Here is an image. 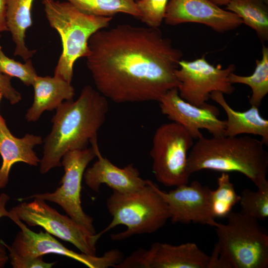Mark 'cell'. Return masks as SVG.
Returning a JSON list of instances; mask_svg holds the SVG:
<instances>
[{"mask_svg":"<svg viewBox=\"0 0 268 268\" xmlns=\"http://www.w3.org/2000/svg\"><path fill=\"white\" fill-rule=\"evenodd\" d=\"M216 5L220 6L223 5H227L229 2L234 0H209Z\"/></svg>","mask_w":268,"mask_h":268,"instance_id":"cell-33","label":"cell"},{"mask_svg":"<svg viewBox=\"0 0 268 268\" xmlns=\"http://www.w3.org/2000/svg\"><path fill=\"white\" fill-rule=\"evenodd\" d=\"M194 139L182 126L173 122L160 125L155 131L150 155L156 179L166 187L188 184L189 150Z\"/></svg>","mask_w":268,"mask_h":268,"instance_id":"cell-7","label":"cell"},{"mask_svg":"<svg viewBox=\"0 0 268 268\" xmlns=\"http://www.w3.org/2000/svg\"><path fill=\"white\" fill-rule=\"evenodd\" d=\"M169 0H138L139 18L147 27L159 28L164 21L166 8Z\"/></svg>","mask_w":268,"mask_h":268,"instance_id":"cell-27","label":"cell"},{"mask_svg":"<svg viewBox=\"0 0 268 268\" xmlns=\"http://www.w3.org/2000/svg\"><path fill=\"white\" fill-rule=\"evenodd\" d=\"M86 66L96 90L117 103L158 101L178 87L182 60L159 28L120 24L94 33Z\"/></svg>","mask_w":268,"mask_h":268,"instance_id":"cell-1","label":"cell"},{"mask_svg":"<svg viewBox=\"0 0 268 268\" xmlns=\"http://www.w3.org/2000/svg\"><path fill=\"white\" fill-rule=\"evenodd\" d=\"M262 56L256 61L253 73L249 76H242L231 73L229 77L231 83H239L249 86L252 90L249 99L251 106L259 107L264 97L268 93V48L263 46Z\"/></svg>","mask_w":268,"mask_h":268,"instance_id":"cell-22","label":"cell"},{"mask_svg":"<svg viewBox=\"0 0 268 268\" xmlns=\"http://www.w3.org/2000/svg\"><path fill=\"white\" fill-rule=\"evenodd\" d=\"M227 222L214 226L219 255L227 268H267L268 235L258 220L231 212Z\"/></svg>","mask_w":268,"mask_h":268,"instance_id":"cell-6","label":"cell"},{"mask_svg":"<svg viewBox=\"0 0 268 268\" xmlns=\"http://www.w3.org/2000/svg\"><path fill=\"white\" fill-rule=\"evenodd\" d=\"M9 212L8 218L19 226L20 231L16 234L11 246L0 240L8 251L31 258L50 254L64 256L77 261L89 268L114 267L124 259L122 253L117 249L109 250L101 257L76 253L65 247L46 231H40L36 233L32 231L14 214Z\"/></svg>","mask_w":268,"mask_h":268,"instance_id":"cell-11","label":"cell"},{"mask_svg":"<svg viewBox=\"0 0 268 268\" xmlns=\"http://www.w3.org/2000/svg\"><path fill=\"white\" fill-rule=\"evenodd\" d=\"M210 256L195 243L178 245L155 242L148 249L139 248L115 268H208Z\"/></svg>","mask_w":268,"mask_h":268,"instance_id":"cell-12","label":"cell"},{"mask_svg":"<svg viewBox=\"0 0 268 268\" xmlns=\"http://www.w3.org/2000/svg\"><path fill=\"white\" fill-rule=\"evenodd\" d=\"M8 259L13 268H51L56 262L47 263L43 260V256L31 258L20 256L8 251Z\"/></svg>","mask_w":268,"mask_h":268,"instance_id":"cell-28","label":"cell"},{"mask_svg":"<svg viewBox=\"0 0 268 268\" xmlns=\"http://www.w3.org/2000/svg\"><path fill=\"white\" fill-rule=\"evenodd\" d=\"M107 99L90 85L84 86L78 98L64 101L52 119V127L43 140V155L39 171L46 174L62 166L64 155L69 151L87 147L106 119Z\"/></svg>","mask_w":268,"mask_h":268,"instance_id":"cell-2","label":"cell"},{"mask_svg":"<svg viewBox=\"0 0 268 268\" xmlns=\"http://www.w3.org/2000/svg\"><path fill=\"white\" fill-rule=\"evenodd\" d=\"M0 72L11 77H16L28 86H32L38 75L30 59L25 61L24 63L15 61L4 53L0 45Z\"/></svg>","mask_w":268,"mask_h":268,"instance_id":"cell-26","label":"cell"},{"mask_svg":"<svg viewBox=\"0 0 268 268\" xmlns=\"http://www.w3.org/2000/svg\"><path fill=\"white\" fill-rule=\"evenodd\" d=\"M34 0H6V21L8 31L15 44L14 55L26 61L33 57L35 50L25 44L26 32L32 24V7Z\"/></svg>","mask_w":268,"mask_h":268,"instance_id":"cell-20","label":"cell"},{"mask_svg":"<svg viewBox=\"0 0 268 268\" xmlns=\"http://www.w3.org/2000/svg\"><path fill=\"white\" fill-rule=\"evenodd\" d=\"M210 98L219 104L226 114L224 135L236 136L241 134L259 135L265 145H268V121L261 116L258 107L251 106L245 111H237L228 104L224 94L218 91L212 92Z\"/></svg>","mask_w":268,"mask_h":268,"instance_id":"cell-19","label":"cell"},{"mask_svg":"<svg viewBox=\"0 0 268 268\" xmlns=\"http://www.w3.org/2000/svg\"><path fill=\"white\" fill-rule=\"evenodd\" d=\"M80 10L91 15L112 17L123 13L140 18L135 0H65Z\"/></svg>","mask_w":268,"mask_h":268,"instance_id":"cell-23","label":"cell"},{"mask_svg":"<svg viewBox=\"0 0 268 268\" xmlns=\"http://www.w3.org/2000/svg\"><path fill=\"white\" fill-rule=\"evenodd\" d=\"M96 157L92 146L67 152L61 160L65 173L60 183V187L52 193L35 194L18 200L37 198L55 203L76 222L96 233L93 218L84 211L80 198L84 173L88 164Z\"/></svg>","mask_w":268,"mask_h":268,"instance_id":"cell-9","label":"cell"},{"mask_svg":"<svg viewBox=\"0 0 268 268\" xmlns=\"http://www.w3.org/2000/svg\"><path fill=\"white\" fill-rule=\"evenodd\" d=\"M240 199L229 174L222 172L217 178V188L211 192V211L214 218H226Z\"/></svg>","mask_w":268,"mask_h":268,"instance_id":"cell-24","label":"cell"},{"mask_svg":"<svg viewBox=\"0 0 268 268\" xmlns=\"http://www.w3.org/2000/svg\"><path fill=\"white\" fill-rule=\"evenodd\" d=\"M8 260V257L6 254L0 252V268L4 267Z\"/></svg>","mask_w":268,"mask_h":268,"instance_id":"cell-32","label":"cell"},{"mask_svg":"<svg viewBox=\"0 0 268 268\" xmlns=\"http://www.w3.org/2000/svg\"><path fill=\"white\" fill-rule=\"evenodd\" d=\"M33 101L25 118L28 122L37 121L45 111L56 109L64 101L73 99L75 90L71 83L55 75H37L32 85Z\"/></svg>","mask_w":268,"mask_h":268,"instance_id":"cell-18","label":"cell"},{"mask_svg":"<svg viewBox=\"0 0 268 268\" xmlns=\"http://www.w3.org/2000/svg\"><path fill=\"white\" fill-rule=\"evenodd\" d=\"M226 10L238 15L243 23L254 30L262 42L268 39V0H234Z\"/></svg>","mask_w":268,"mask_h":268,"instance_id":"cell-21","label":"cell"},{"mask_svg":"<svg viewBox=\"0 0 268 268\" xmlns=\"http://www.w3.org/2000/svg\"><path fill=\"white\" fill-rule=\"evenodd\" d=\"M7 31L6 0H0V34Z\"/></svg>","mask_w":268,"mask_h":268,"instance_id":"cell-31","label":"cell"},{"mask_svg":"<svg viewBox=\"0 0 268 268\" xmlns=\"http://www.w3.org/2000/svg\"><path fill=\"white\" fill-rule=\"evenodd\" d=\"M156 186L149 180L146 186L134 192L124 193L113 191L106 201L112 220L97 233L99 237L119 225H125L127 229L111 234L114 241L124 240L134 235L152 233L162 228L170 219V212Z\"/></svg>","mask_w":268,"mask_h":268,"instance_id":"cell-5","label":"cell"},{"mask_svg":"<svg viewBox=\"0 0 268 268\" xmlns=\"http://www.w3.org/2000/svg\"><path fill=\"white\" fill-rule=\"evenodd\" d=\"M3 97V96L2 93L1 91V90L0 89V101H1V100Z\"/></svg>","mask_w":268,"mask_h":268,"instance_id":"cell-34","label":"cell"},{"mask_svg":"<svg viewBox=\"0 0 268 268\" xmlns=\"http://www.w3.org/2000/svg\"><path fill=\"white\" fill-rule=\"evenodd\" d=\"M90 142L97 160L86 169L83 179L87 187L93 191L99 192L101 185L105 184L114 191L130 193L140 190L148 184L149 180L142 178L133 164L120 168L104 157L98 146L97 136L93 138Z\"/></svg>","mask_w":268,"mask_h":268,"instance_id":"cell-16","label":"cell"},{"mask_svg":"<svg viewBox=\"0 0 268 268\" xmlns=\"http://www.w3.org/2000/svg\"><path fill=\"white\" fill-rule=\"evenodd\" d=\"M29 226H40L52 235L73 245L81 253L96 256V244L100 239L68 215L59 213L46 201L33 199L22 202L9 210Z\"/></svg>","mask_w":268,"mask_h":268,"instance_id":"cell-8","label":"cell"},{"mask_svg":"<svg viewBox=\"0 0 268 268\" xmlns=\"http://www.w3.org/2000/svg\"><path fill=\"white\" fill-rule=\"evenodd\" d=\"M11 78V77L0 72V89L3 96L11 104L14 105L21 100L22 97L20 93L12 86Z\"/></svg>","mask_w":268,"mask_h":268,"instance_id":"cell-29","label":"cell"},{"mask_svg":"<svg viewBox=\"0 0 268 268\" xmlns=\"http://www.w3.org/2000/svg\"><path fill=\"white\" fill-rule=\"evenodd\" d=\"M235 70L231 64L223 68L218 64H210L204 56L194 61L181 60L175 75L179 82L177 87L180 96L198 106L206 105L211 93L218 91L230 94L234 88L229 81L230 74Z\"/></svg>","mask_w":268,"mask_h":268,"instance_id":"cell-10","label":"cell"},{"mask_svg":"<svg viewBox=\"0 0 268 268\" xmlns=\"http://www.w3.org/2000/svg\"><path fill=\"white\" fill-rule=\"evenodd\" d=\"M43 142L41 136L33 134H26L20 138L15 136L5 120L0 117V155L2 160L0 168V189L7 186L11 168L14 164L23 162L37 166L40 163V159L34 148Z\"/></svg>","mask_w":268,"mask_h":268,"instance_id":"cell-17","label":"cell"},{"mask_svg":"<svg viewBox=\"0 0 268 268\" xmlns=\"http://www.w3.org/2000/svg\"><path fill=\"white\" fill-rule=\"evenodd\" d=\"M42 3L48 23L59 33L62 44L54 75L71 83L75 62L89 54V38L97 31L107 28L112 17L85 13L67 1L43 0Z\"/></svg>","mask_w":268,"mask_h":268,"instance_id":"cell-4","label":"cell"},{"mask_svg":"<svg viewBox=\"0 0 268 268\" xmlns=\"http://www.w3.org/2000/svg\"><path fill=\"white\" fill-rule=\"evenodd\" d=\"M158 102L162 113L182 126L194 139L202 135L201 129L212 136L224 135L225 121L218 118L219 111L215 106L209 104L203 107L194 105L180 96L177 88L168 91Z\"/></svg>","mask_w":268,"mask_h":268,"instance_id":"cell-13","label":"cell"},{"mask_svg":"<svg viewBox=\"0 0 268 268\" xmlns=\"http://www.w3.org/2000/svg\"><path fill=\"white\" fill-rule=\"evenodd\" d=\"M10 199V197L7 194L4 193L0 194V218L2 217H9L10 212L6 209V205ZM0 252L6 254V248L0 242Z\"/></svg>","mask_w":268,"mask_h":268,"instance_id":"cell-30","label":"cell"},{"mask_svg":"<svg viewBox=\"0 0 268 268\" xmlns=\"http://www.w3.org/2000/svg\"><path fill=\"white\" fill-rule=\"evenodd\" d=\"M262 140L249 135H224L197 139L188 157L190 175L202 170L240 173L257 189L268 187V152Z\"/></svg>","mask_w":268,"mask_h":268,"instance_id":"cell-3","label":"cell"},{"mask_svg":"<svg viewBox=\"0 0 268 268\" xmlns=\"http://www.w3.org/2000/svg\"><path fill=\"white\" fill-rule=\"evenodd\" d=\"M135 0L136 1V0Z\"/></svg>","mask_w":268,"mask_h":268,"instance_id":"cell-36","label":"cell"},{"mask_svg":"<svg viewBox=\"0 0 268 268\" xmlns=\"http://www.w3.org/2000/svg\"><path fill=\"white\" fill-rule=\"evenodd\" d=\"M156 190L167 204L173 223H194L211 226L216 224L211 211V190L207 186L194 181L168 192L157 185Z\"/></svg>","mask_w":268,"mask_h":268,"instance_id":"cell-14","label":"cell"},{"mask_svg":"<svg viewBox=\"0 0 268 268\" xmlns=\"http://www.w3.org/2000/svg\"><path fill=\"white\" fill-rule=\"evenodd\" d=\"M164 21L173 26L189 22L201 23L219 33L235 29L243 23L236 14L209 0H169Z\"/></svg>","mask_w":268,"mask_h":268,"instance_id":"cell-15","label":"cell"},{"mask_svg":"<svg viewBox=\"0 0 268 268\" xmlns=\"http://www.w3.org/2000/svg\"><path fill=\"white\" fill-rule=\"evenodd\" d=\"M1 116L0 114V117Z\"/></svg>","mask_w":268,"mask_h":268,"instance_id":"cell-35","label":"cell"},{"mask_svg":"<svg viewBox=\"0 0 268 268\" xmlns=\"http://www.w3.org/2000/svg\"><path fill=\"white\" fill-rule=\"evenodd\" d=\"M240 196V212L257 220L268 217V187L257 191L245 189Z\"/></svg>","mask_w":268,"mask_h":268,"instance_id":"cell-25","label":"cell"}]
</instances>
